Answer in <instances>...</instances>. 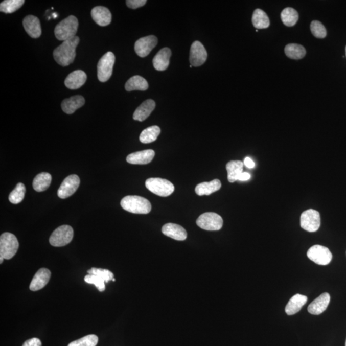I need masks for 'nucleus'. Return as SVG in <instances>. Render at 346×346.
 <instances>
[{
	"mask_svg": "<svg viewBox=\"0 0 346 346\" xmlns=\"http://www.w3.org/2000/svg\"><path fill=\"white\" fill-rule=\"evenodd\" d=\"M79 42L80 39L77 36L63 42L61 45L54 50V57L55 61L64 67L72 64L75 60L76 49Z\"/></svg>",
	"mask_w": 346,
	"mask_h": 346,
	"instance_id": "f257e3e1",
	"label": "nucleus"
},
{
	"mask_svg": "<svg viewBox=\"0 0 346 346\" xmlns=\"http://www.w3.org/2000/svg\"><path fill=\"white\" fill-rule=\"evenodd\" d=\"M121 206L126 211L133 214H147L151 210L150 202L139 196L125 197L121 201Z\"/></svg>",
	"mask_w": 346,
	"mask_h": 346,
	"instance_id": "f03ea898",
	"label": "nucleus"
},
{
	"mask_svg": "<svg viewBox=\"0 0 346 346\" xmlns=\"http://www.w3.org/2000/svg\"><path fill=\"white\" fill-rule=\"evenodd\" d=\"M78 27V21L74 16H70L62 20L55 27V35L59 40H69L76 36Z\"/></svg>",
	"mask_w": 346,
	"mask_h": 346,
	"instance_id": "7ed1b4c3",
	"label": "nucleus"
},
{
	"mask_svg": "<svg viewBox=\"0 0 346 346\" xmlns=\"http://www.w3.org/2000/svg\"><path fill=\"white\" fill-rule=\"evenodd\" d=\"M146 187L151 193L161 197H168L173 193L175 186L166 179L151 178L146 181Z\"/></svg>",
	"mask_w": 346,
	"mask_h": 346,
	"instance_id": "20e7f679",
	"label": "nucleus"
},
{
	"mask_svg": "<svg viewBox=\"0 0 346 346\" xmlns=\"http://www.w3.org/2000/svg\"><path fill=\"white\" fill-rule=\"evenodd\" d=\"M19 248V242L14 234L4 233L0 237V257L4 259H11Z\"/></svg>",
	"mask_w": 346,
	"mask_h": 346,
	"instance_id": "39448f33",
	"label": "nucleus"
},
{
	"mask_svg": "<svg viewBox=\"0 0 346 346\" xmlns=\"http://www.w3.org/2000/svg\"><path fill=\"white\" fill-rule=\"evenodd\" d=\"M199 228L207 231L220 230L223 225V219L214 212H206L201 214L196 221Z\"/></svg>",
	"mask_w": 346,
	"mask_h": 346,
	"instance_id": "423d86ee",
	"label": "nucleus"
},
{
	"mask_svg": "<svg viewBox=\"0 0 346 346\" xmlns=\"http://www.w3.org/2000/svg\"><path fill=\"white\" fill-rule=\"evenodd\" d=\"M115 55L112 52H107L101 58L97 65L98 80L102 82H107L112 75Z\"/></svg>",
	"mask_w": 346,
	"mask_h": 346,
	"instance_id": "0eeeda50",
	"label": "nucleus"
},
{
	"mask_svg": "<svg viewBox=\"0 0 346 346\" xmlns=\"http://www.w3.org/2000/svg\"><path fill=\"white\" fill-rule=\"evenodd\" d=\"M74 232L72 226L62 225L53 232L50 237V243L54 247L66 246L72 242Z\"/></svg>",
	"mask_w": 346,
	"mask_h": 346,
	"instance_id": "6e6552de",
	"label": "nucleus"
},
{
	"mask_svg": "<svg viewBox=\"0 0 346 346\" xmlns=\"http://www.w3.org/2000/svg\"><path fill=\"white\" fill-rule=\"evenodd\" d=\"M301 227L305 230L315 232L320 226L319 212L314 209H309L303 212L300 218Z\"/></svg>",
	"mask_w": 346,
	"mask_h": 346,
	"instance_id": "1a4fd4ad",
	"label": "nucleus"
},
{
	"mask_svg": "<svg viewBox=\"0 0 346 346\" xmlns=\"http://www.w3.org/2000/svg\"><path fill=\"white\" fill-rule=\"evenodd\" d=\"M307 257L315 264L320 266H327L332 261L333 255L328 247L315 245L307 251Z\"/></svg>",
	"mask_w": 346,
	"mask_h": 346,
	"instance_id": "9d476101",
	"label": "nucleus"
},
{
	"mask_svg": "<svg viewBox=\"0 0 346 346\" xmlns=\"http://www.w3.org/2000/svg\"><path fill=\"white\" fill-rule=\"evenodd\" d=\"M80 183V178L77 175L67 176L58 190V196L61 199H66L72 196L77 191Z\"/></svg>",
	"mask_w": 346,
	"mask_h": 346,
	"instance_id": "9b49d317",
	"label": "nucleus"
},
{
	"mask_svg": "<svg viewBox=\"0 0 346 346\" xmlns=\"http://www.w3.org/2000/svg\"><path fill=\"white\" fill-rule=\"evenodd\" d=\"M207 57H208V54H207L206 50L201 42L196 40L192 44L189 59L193 66H201L206 62Z\"/></svg>",
	"mask_w": 346,
	"mask_h": 346,
	"instance_id": "f8f14e48",
	"label": "nucleus"
},
{
	"mask_svg": "<svg viewBox=\"0 0 346 346\" xmlns=\"http://www.w3.org/2000/svg\"><path fill=\"white\" fill-rule=\"evenodd\" d=\"M158 39L154 35H149L141 38L136 41L135 51L139 56L145 57L148 56L152 50L157 45Z\"/></svg>",
	"mask_w": 346,
	"mask_h": 346,
	"instance_id": "ddd939ff",
	"label": "nucleus"
},
{
	"mask_svg": "<svg viewBox=\"0 0 346 346\" xmlns=\"http://www.w3.org/2000/svg\"><path fill=\"white\" fill-rule=\"evenodd\" d=\"M51 272L47 268H41L34 275L30 285V290L37 291L43 289L49 282Z\"/></svg>",
	"mask_w": 346,
	"mask_h": 346,
	"instance_id": "4468645a",
	"label": "nucleus"
},
{
	"mask_svg": "<svg viewBox=\"0 0 346 346\" xmlns=\"http://www.w3.org/2000/svg\"><path fill=\"white\" fill-rule=\"evenodd\" d=\"M162 232L165 236L176 241H185L188 233L182 226L174 223H167L162 228Z\"/></svg>",
	"mask_w": 346,
	"mask_h": 346,
	"instance_id": "2eb2a0df",
	"label": "nucleus"
},
{
	"mask_svg": "<svg viewBox=\"0 0 346 346\" xmlns=\"http://www.w3.org/2000/svg\"><path fill=\"white\" fill-rule=\"evenodd\" d=\"M25 31L34 39L39 38L41 35L42 30L39 19L37 17L29 15L25 17L22 21Z\"/></svg>",
	"mask_w": 346,
	"mask_h": 346,
	"instance_id": "dca6fc26",
	"label": "nucleus"
},
{
	"mask_svg": "<svg viewBox=\"0 0 346 346\" xmlns=\"http://www.w3.org/2000/svg\"><path fill=\"white\" fill-rule=\"evenodd\" d=\"M330 302V295L328 292L323 293L309 305L308 311L313 315H319L327 310Z\"/></svg>",
	"mask_w": 346,
	"mask_h": 346,
	"instance_id": "f3484780",
	"label": "nucleus"
},
{
	"mask_svg": "<svg viewBox=\"0 0 346 346\" xmlns=\"http://www.w3.org/2000/svg\"><path fill=\"white\" fill-rule=\"evenodd\" d=\"M87 80V75L82 70L75 71L71 73L65 80V85L68 89L76 90L80 89L85 84Z\"/></svg>",
	"mask_w": 346,
	"mask_h": 346,
	"instance_id": "a211bd4d",
	"label": "nucleus"
},
{
	"mask_svg": "<svg viewBox=\"0 0 346 346\" xmlns=\"http://www.w3.org/2000/svg\"><path fill=\"white\" fill-rule=\"evenodd\" d=\"M155 155L153 150H146L130 154L126 157L127 163L132 164H148L153 160Z\"/></svg>",
	"mask_w": 346,
	"mask_h": 346,
	"instance_id": "6ab92c4d",
	"label": "nucleus"
},
{
	"mask_svg": "<svg viewBox=\"0 0 346 346\" xmlns=\"http://www.w3.org/2000/svg\"><path fill=\"white\" fill-rule=\"evenodd\" d=\"M92 18L95 22L101 27H105L112 21V14L105 7L98 6L93 8L91 11Z\"/></svg>",
	"mask_w": 346,
	"mask_h": 346,
	"instance_id": "aec40b11",
	"label": "nucleus"
},
{
	"mask_svg": "<svg viewBox=\"0 0 346 346\" xmlns=\"http://www.w3.org/2000/svg\"><path fill=\"white\" fill-rule=\"evenodd\" d=\"M171 56V51L168 48L161 49L153 58V64L155 69L157 71H165L168 69Z\"/></svg>",
	"mask_w": 346,
	"mask_h": 346,
	"instance_id": "412c9836",
	"label": "nucleus"
},
{
	"mask_svg": "<svg viewBox=\"0 0 346 346\" xmlns=\"http://www.w3.org/2000/svg\"><path fill=\"white\" fill-rule=\"evenodd\" d=\"M308 298L306 295L297 294L290 298L286 307L285 312L287 315H292L299 312L302 307L307 304Z\"/></svg>",
	"mask_w": 346,
	"mask_h": 346,
	"instance_id": "4be33fe9",
	"label": "nucleus"
},
{
	"mask_svg": "<svg viewBox=\"0 0 346 346\" xmlns=\"http://www.w3.org/2000/svg\"><path fill=\"white\" fill-rule=\"evenodd\" d=\"M155 102L152 100H146L135 110L133 113V120L142 121L147 119L155 108Z\"/></svg>",
	"mask_w": 346,
	"mask_h": 346,
	"instance_id": "5701e85b",
	"label": "nucleus"
},
{
	"mask_svg": "<svg viewBox=\"0 0 346 346\" xmlns=\"http://www.w3.org/2000/svg\"><path fill=\"white\" fill-rule=\"evenodd\" d=\"M85 100L82 96L77 95L65 99L62 102V109L67 114H72L76 110L84 105Z\"/></svg>",
	"mask_w": 346,
	"mask_h": 346,
	"instance_id": "b1692460",
	"label": "nucleus"
},
{
	"mask_svg": "<svg viewBox=\"0 0 346 346\" xmlns=\"http://www.w3.org/2000/svg\"><path fill=\"white\" fill-rule=\"evenodd\" d=\"M221 188V181L218 179H215V180L209 181V182H203L198 184L196 187L195 192L198 196H209L215 193V192L219 191Z\"/></svg>",
	"mask_w": 346,
	"mask_h": 346,
	"instance_id": "393cba45",
	"label": "nucleus"
},
{
	"mask_svg": "<svg viewBox=\"0 0 346 346\" xmlns=\"http://www.w3.org/2000/svg\"><path fill=\"white\" fill-rule=\"evenodd\" d=\"M244 163L240 160L229 161L226 164V168L228 172V180L230 183L238 180L240 175L243 172Z\"/></svg>",
	"mask_w": 346,
	"mask_h": 346,
	"instance_id": "a878e982",
	"label": "nucleus"
},
{
	"mask_svg": "<svg viewBox=\"0 0 346 346\" xmlns=\"http://www.w3.org/2000/svg\"><path fill=\"white\" fill-rule=\"evenodd\" d=\"M125 89L128 92L133 90H146L148 89V83L143 77L136 75L126 82Z\"/></svg>",
	"mask_w": 346,
	"mask_h": 346,
	"instance_id": "bb28decb",
	"label": "nucleus"
},
{
	"mask_svg": "<svg viewBox=\"0 0 346 346\" xmlns=\"http://www.w3.org/2000/svg\"><path fill=\"white\" fill-rule=\"evenodd\" d=\"M52 182V176L48 173H41L35 176L33 181V188L37 192H42L49 188Z\"/></svg>",
	"mask_w": 346,
	"mask_h": 346,
	"instance_id": "cd10ccee",
	"label": "nucleus"
},
{
	"mask_svg": "<svg viewBox=\"0 0 346 346\" xmlns=\"http://www.w3.org/2000/svg\"><path fill=\"white\" fill-rule=\"evenodd\" d=\"M252 22L258 30L267 29L270 25L269 17L266 12L259 9L255 10L252 14Z\"/></svg>",
	"mask_w": 346,
	"mask_h": 346,
	"instance_id": "c85d7f7f",
	"label": "nucleus"
},
{
	"mask_svg": "<svg viewBox=\"0 0 346 346\" xmlns=\"http://www.w3.org/2000/svg\"><path fill=\"white\" fill-rule=\"evenodd\" d=\"M285 55L290 59L299 60L303 59L306 55V50L302 45L298 44H289L285 47Z\"/></svg>",
	"mask_w": 346,
	"mask_h": 346,
	"instance_id": "c756f323",
	"label": "nucleus"
},
{
	"mask_svg": "<svg viewBox=\"0 0 346 346\" xmlns=\"http://www.w3.org/2000/svg\"><path fill=\"white\" fill-rule=\"evenodd\" d=\"M160 133V128L158 126H150L141 132L140 140L141 143L148 144L154 142Z\"/></svg>",
	"mask_w": 346,
	"mask_h": 346,
	"instance_id": "7c9ffc66",
	"label": "nucleus"
},
{
	"mask_svg": "<svg viewBox=\"0 0 346 346\" xmlns=\"http://www.w3.org/2000/svg\"><path fill=\"white\" fill-rule=\"evenodd\" d=\"M282 22L287 27H292L297 24L299 15L295 9L287 7L283 10L281 13Z\"/></svg>",
	"mask_w": 346,
	"mask_h": 346,
	"instance_id": "2f4dec72",
	"label": "nucleus"
},
{
	"mask_svg": "<svg viewBox=\"0 0 346 346\" xmlns=\"http://www.w3.org/2000/svg\"><path fill=\"white\" fill-rule=\"evenodd\" d=\"M24 3V0H6L0 4V11L6 14L13 13L21 8Z\"/></svg>",
	"mask_w": 346,
	"mask_h": 346,
	"instance_id": "473e14b6",
	"label": "nucleus"
},
{
	"mask_svg": "<svg viewBox=\"0 0 346 346\" xmlns=\"http://www.w3.org/2000/svg\"><path fill=\"white\" fill-rule=\"evenodd\" d=\"M26 188L24 183H18L16 188L9 194V199L11 203L18 204L24 200Z\"/></svg>",
	"mask_w": 346,
	"mask_h": 346,
	"instance_id": "72a5a7b5",
	"label": "nucleus"
},
{
	"mask_svg": "<svg viewBox=\"0 0 346 346\" xmlns=\"http://www.w3.org/2000/svg\"><path fill=\"white\" fill-rule=\"evenodd\" d=\"M98 342V337L95 335L85 336L80 339L73 341L67 346H96Z\"/></svg>",
	"mask_w": 346,
	"mask_h": 346,
	"instance_id": "f704fd0d",
	"label": "nucleus"
},
{
	"mask_svg": "<svg viewBox=\"0 0 346 346\" xmlns=\"http://www.w3.org/2000/svg\"><path fill=\"white\" fill-rule=\"evenodd\" d=\"M87 272L89 274L97 275V276L104 280L105 283H108L113 279V274L109 270L93 267V268L88 270Z\"/></svg>",
	"mask_w": 346,
	"mask_h": 346,
	"instance_id": "c9c22d12",
	"label": "nucleus"
},
{
	"mask_svg": "<svg viewBox=\"0 0 346 346\" xmlns=\"http://www.w3.org/2000/svg\"><path fill=\"white\" fill-rule=\"evenodd\" d=\"M310 29H311L312 34L315 37L323 39L327 36V30H326L324 25L320 21H313L310 25Z\"/></svg>",
	"mask_w": 346,
	"mask_h": 346,
	"instance_id": "e433bc0d",
	"label": "nucleus"
},
{
	"mask_svg": "<svg viewBox=\"0 0 346 346\" xmlns=\"http://www.w3.org/2000/svg\"><path fill=\"white\" fill-rule=\"evenodd\" d=\"M86 283L95 285L100 292H103L105 290V281L97 275L87 274L84 278Z\"/></svg>",
	"mask_w": 346,
	"mask_h": 346,
	"instance_id": "4c0bfd02",
	"label": "nucleus"
},
{
	"mask_svg": "<svg viewBox=\"0 0 346 346\" xmlns=\"http://www.w3.org/2000/svg\"><path fill=\"white\" fill-rule=\"evenodd\" d=\"M146 2V0H127L126 3L129 8L136 9L145 6Z\"/></svg>",
	"mask_w": 346,
	"mask_h": 346,
	"instance_id": "58836bf2",
	"label": "nucleus"
},
{
	"mask_svg": "<svg viewBox=\"0 0 346 346\" xmlns=\"http://www.w3.org/2000/svg\"><path fill=\"white\" fill-rule=\"evenodd\" d=\"M22 346H42V343L39 338H32L25 341Z\"/></svg>",
	"mask_w": 346,
	"mask_h": 346,
	"instance_id": "ea45409f",
	"label": "nucleus"
},
{
	"mask_svg": "<svg viewBox=\"0 0 346 346\" xmlns=\"http://www.w3.org/2000/svg\"><path fill=\"white\" fill-rule=\"evenodd\" d=\"M244 165L246 166L248 168H253L255 166V164L253 160L251 158L246 157L244 160Z\"/></svg>",
	"mask_w": 346,
	"mask_h": 346,
	"instance_id": "a19ab883",
	"label": "nucleus"
},
{
	"mask_svg": "<svg viewBox=\"0 0 346 346\" xmlns=\"http://www.w3.org/2000/svg\"><path fill=\"white\" fill-rule=\"evenodd\" d=\"M251 178V175L249 173H247V172H242V173L240 175L238 178L239 181H247Z\"/></svg>",
	"mask_w": 346,
	"mask_h": 346,
	"instance_id": "79ce46f5",
	"label": "nucleus"
},
{
	"mask_svg": "<svg viewBox=\"0 0 346 346\" xmlns=\"http://www.w3.org/2000/svg\"><path fill=\"white\" fill-rule=\"evenodd\" d=\"M4 258L2 257H0V263L2 264L4 262Z\"/></svg>",
	"mask_w": 346,
	"mask_h": 346,
	"instance_id": "37998d69",
	"label": "nucleus"
},
{
	"mask_svg": "<svg viewBox=\"0 0 346 346\" xmlns=\"http://www.w3.org/2000/svg\"><path fill=\"white\" fill-rule=\"evenodd\" d=\"M115 280H115L114 279H113L112 280V281H113V282H115Z\"/></svg>",
	"mask_w": 346,
	"mask_h": 346,
	"instance_id": "c03bdc74",
	"label": "nucleus"
},
{
	"mask_svg": "<svg viewBox=\"0 0 346 346\" xmlns=\"http://www.w3.org/2000/svg\"><path fill=\"white\" fill-rule=\"evenodd\" d=\"M345 54H346V47H345Z\"/></svg>",
	"mask_w": 346,
	"mask_h": 346,
	"instance_id": "a18cd8bd",
	"label": "nucleus"
},
{
	"mask_svg": "<svg viewBox=\"0 0 346 346\" xmlns=\"http://www.w3.org/2000/svg\"><path fill=\"white\" fill-rule=\"evenodd\" d=\"M345 346H346V342H345Z\"/></svg>",
	"mask_w": 346,
	"mask_h": 346,
	"instance_id": "49530a36",
	"label": "nucleus"
}]
</instances>
